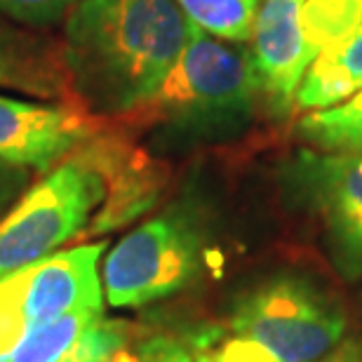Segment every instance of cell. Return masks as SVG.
Here are the masks:
<instances>
[{
    "label": "cell",
    "instance_id": "1",
    "mask_svg": "<svg viewBox=\"0 0 362 362\" xmlns=\"http://www.w3.org/2000/svg\"><path fill=\"white\" fill-rule=\"evenodd\" d=\"M158 193L153 163L101 132L45 172L0 216V280L81 238L132 221L153 205Z\"/></svg>",
    "mask_w": 362,
    "mask_h": 362
},
{
    "label": "cell",
    "instance_id": "2",
    "mask_svg": "<svg viewBox=\"0 0 362 362\" xmlns=\"http://www.w3.org/2000/svg\"><path fill=\"white\" fill-rule=\"evenodd\" d=\"M191 40L175 0H78L64 21L62 62L94 115H134L160 90Z\"/></svg>",
    "mask_w": 362,
    "mask_h": 362
},
{
    "label": "cell",
    "instance_id": "3",
    "mask_svg": "<svg viewBox=\"0 0 362 362\" xmlns=\"http://www.w3.org/2000/svg\"><path fill=\"white\" fill-rule=\"evenodd\" d=\"M262 97L250 47L191 24V40L175 71L134 115L186 139H214L247 127Z\"/></svg>",
    "mask_w": 362,
    "mask_h": 362
},
{
    "label": "cell",
    "instance_id": "4",
    "mask_svg": "<svg viewBox=\"0 0 362 362\" xmlns=\"http://www.w3.org/2000/svg\"><path fill=\"white\" fill-rule=\"evenodd\" d=\"M207 223L191 200H177L120 238L101 264L104 299L141 308L186 289L207 259Z\"/></svg>",
    "mask_w": 362,
    "mask_h": 362
},
{
    "label": "cell",
    "instance_id": "5",
    "mask_svg": "<svg viewBox=\"0 0 362 362\" xmlns=\"http://www.w3.org/2000/svg\"><path fill=\"white\" fill-rule=\"evenodd\" d=\"M230 332L264 346L280 362H315L344 341L346 315L313 280L280 273L238 301Z\"/></svg>",
    "mask_w": 362,
    "mask_h": 362
},
{
    "label": "cell",
    "instance_id": "6",
    "mask_svg": "<svg viewBox=\"0 0 362 362\" xmlns=\"http://www.w3.org/2000/svg\"><path fill=\"white\" fill-rule=\"evenodd\" d=\"M106 240L59 250L0 280V356L28 332L74 310L104 308L101 259Z\"/></svg>",
    "mask_w": 362,
    "mask_h": 362
},
{
    "label": "cell",
    "instance_id": "7",
    "mask_svg": "<svg viewBox=\"0 0 362 362\" xmlns=\"http://www.w3.org/2000/svg\"><path fill=\"white\" fill-rule=\"evenodd\" d=\"M285 177L320 223L337 273L346 282L362 280V153L299 151Z\"/></svg>",
    "mask_w": 362,
    "mask_h": 362
},
{
    "label": "cell",
    "instance_id": "8",
    "mask_svg": "<svg viewBox=\"0 0 362 362\" xmlns=\"http://www.w3.org/2000/svg\"><path fill=\"white\" fill-rule=\"evenodd\" d=\"M101 134V120L78 99L0 94V160L28 172L54 170Z\"/></svg>",
    "mask_w": 362,
    "mask_h": 362
},
{
    "label": "cell",
    "instance_id": "9",
    "mask_svg": "<svg viewBox=\"0 0 362 362\" xmlns=\"http://www.w3.org/2000/svg\"><path fill=\"white\" fill-rule=\"evenodd\" d=\"M306 0H262L250 38V54L275 111H287L308 66L317 57L303 31Z\"/></svg>",
    "mask_w": 362,
    "mask_h": 362
},
{
    "label": "cell",
    "instance_id": "10",
    "mask_svg": "<svg viewBox=\"0 0 362 362\" xmlns=\"http://www.w3.org/2000/svg\"><path fill=\"white\" fill-rule=\"evenodd\" d=\"M129 332L104 308L74 310L31 329L5 362H115Z\"/></svg>",
    "mask_w": 362,
    "mask_h": 362
},
{
    "label": "cell",
    "instance_id": "11",
    "mask_svg": "<svg viewBox=\"0 0 362 362\" xmlns=\"http://www.w3.org/2000/svg\"><path fill=\"white\" fill-rule=\"evenodd\" d=\"M0 90L35 99H76L62 62V42L0 17Z\"/></svg>",
    "mask_w": 362,
    "mask_h": 362
},
{
    "label": "cell",
    "instance_id": "12",
    "mask_svg": "<svg viewBox=\"0 0 362 362\" xmlns=\"http://www.w3.org/2000/svg\"><path fill=\"white\" fill-rule=\"evenodd\" d=\"M362 90V24L310 64L296 90V106L306 111L329 108Z\"/></svg>",
    "mask_w": 362,
    "mask_h": 362
},
{
    "label": "cell",
    "instance_id": "13",
    "mask_svg": "<svg viewBox=\"0 0 362 362\" xmlns=\"http://www.w3.org/2000/svg\"><path fill=\"white\" fill-rule=\"evenodd\" d=\"M296 132L315 151L362 153V90L341 104L303 115Z\"/></svg>",
    "mask_w": 362,
    "mask_h": 362
},
{
    "label": "cell",
    "instance_id": "14",
    "mask_svg": "<svg viewBox=\"0 0 362 362\" xmlns=\"http://www.w3.org/2000/svg\"><path fill=\"white\" fill-rule=\"evenodd\" d=\"M200 31L228 42H250L262 0H175Z\"/></svg>",
    "mask_w": 362,
    "mask_h": 362
},
{
    "label": "cell",
    "instance_id": "15",
    "mask_svg": "<svg viewBox=\"0 0 362 362\" xmlns=\"http://www.w3.org/2000/svg\"><path fill=\"white\" fill-rule=\"evenodd\" d=\"M78 0H0V17L24 28H54L66 21Z\"/></svg>",
    "mask_w": 362,
    "mask_h": 362
},
{
    "label": "cell",
    "instance_id": "16",
    "mask_svg": "<svg viewBox=\"0 0 362 362\" xmlns=\"http://www.w3.org/2000/svg\"><path fill=\"white\" fill-rule=\"evenodd\" d=\"M193 362H280L271 351L250 339L228 337L219 344H207L193 356Z\"/></svg>",
    "mask_w": 362,
    "mask_h": 362
},
{
    "label": "cell",
    "instance_id": "17",
    "mask_svg": "<svg viewBox=\"0 0 362 362\" xmlns=\"http://www.w3.org/2000/svg\"><path fill=\"white\" fill-rule=\"evenodd\" d=\"M134 362H193V356L179 339L158 334L139 346Z\"/></svg>",
    "mask_w": 362,
    "mask_h": 362
},
{
    "label": "cell",
    "instance_id": "18",
    "mask_svg": "<svg viewBox=\"0 0 362 362\" xmlns=\"http://www.w3.org/2000/svg\"><path fill=\"white\" fill-rule=\"evenodd\" d=\"M28 181H31L28 170L0 160V216L21 198V193L28 188Z\"/></svg>",
    "mask_w": 362,
    "mask_h": 362
},
{
    "label": "cell",
    "instance_id": "19",
    "mask_svg": "<svg viewBox=\"0 0 362 362\" xmlns=\"http://www.w3.org/2000/svg\"><path fill=\"white\" fill-rule=\"evenodd\" d=\"M315 362H362V349L356 339H344V341L337 344L327 356H322Z\"/></svg>",
    "mask_w": 362,
    "mask_h": 362
},
{
    "label": "cell",
    "instance_id": "20",
    "mask_svg": "<svg viewBox=\"0 0 362 362\" xmlns=\"http://www.w3.org/2000/svg\"><path fill=\"white\" fill-rule=\"evenodd\" d=\"M7 360V356H0V362H5Z\"/></svg>",
    "mask_w": 362,
    "mask_h": 362
}]
</instances>
